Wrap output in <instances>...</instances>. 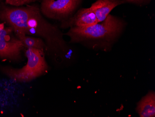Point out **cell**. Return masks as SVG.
<instances>
[{"label":"cell","mask_w":155,"mask_h":117,"mask_svg":"<svg viewBox=\"0 0 155 117\" xmlns=\"http://www.w3.org/2000/svg\"><path fill=\"white\" fill-rule=\"evenodd\" d=\"M124 23L119 18L109 15L104 21L85 27H72L68 33L74 42H90L93 46L108 47L121 34Z\"/></svg>","instance_id":"6da1fadb"},{"label":"cell","mask_w":155,"mask_h":117,"mask_svg":"<svg viewBox=\"0 0 155 117\" xmlns=\"http://www.w3.org/2000/svg\"><path fill=\"white\" fill-rule=\"evenodd\" d=\"M28 62L19 69L5 68L4 73L11 79L19 82H27L35 79L47 71L48 65L43 51L35 48H28L26 51Z\"/></svg>","instance_id":"7a4b0ae2"},{"label":"cell","mask_w":155,"mask_h":117,"mask_svg":"<svg viewBox=\"0 0 155 117\" xmlns=\"http://www.w3.org/2000/svg\"><path fill=\"white\" fill-rule=\"evenodd\" d=\"M39 12L35 8L6 9L0 14V18L9 23L17 36L28 34V21Z\"/></svg>","instance_id":"3957f363"},{"label":"cell","mask_w":155,"mask_h":117,"mask_svg":"<svg viewBox=\"0 0 155 117\" xmlns=\"http://www.w3.org/2000/svg\"><path fill=\"white\" fill-rule=\"evenodd\" d=\"M80 2L81 0H43L41 10L49 18L62 19L71 14Z\"/></svg>","instance_id":"277c9868"},{"label":"cell","mask_w":155,"mask_h":117,"mask_svg":"<svg viewBox=\"0 0 155 117\" xmlns=\"http://www.w3.org/2000/svg\"><path fill=\"white\" fill-rule=\"evenodd\" d=\"M28 34H38L47 37L51 43L61 44V38L58 37L55 27L46 22L42 19L39 12L28 20Z\"/></svg>","instance_id":"5b68a950"},{"label":"cell","mask_w":155,"mask_h":117,"mask_svg":"<svg viewBox=\"0 0 155 117\" xmlns=\"http://www.w3.org/2000/svg\"><path fill=\"white\" fill-rule=\"evenodd\" d=\"M12 27L3 29L0 31V57L16 58L19 57L24 45L20 39L12 35Z\"/></svg>","instance_id":"8992f818"},{"label":"cell","mask_w":155,"mask_h":117,"mask_svg":"<svg viewBox=\"0 0 155 117\" xmlns=\"http://www.w3.org/2000/svg\"><path fill=\"white\" fill-rule=\"evenodd\" d=\"M125 3V0H97L90 8L94 13L97 22H100L104 21L117 6Z\"/></svg>","instance_id":"52a82bcc"},{"label":"cell","mask_w":155,"mask_h":117,"mask_svg":"<svg viewBox=\"0 0 155 117\" xmlns=\"http://www.w3.org/2000/svg\"><path fill=\"white\" fill-rule=\"evenodd\" d=\"M98 23L96 16L91 8L80 9L65 24L72 27H85Z\"/></svg>","instance_id":"ba28073f"},{"label":"cell","mask_w":155,"mask_h":117,"mask_svg":"<svg viewBox=\"0 0 155 117\" xmlns=\"http://www.w3.org/2000/svg\"><path fill=\"white\" fill-rule=\"evenodd\" d=\"M137 111L140 117H155V94L151 91L137 104Z\"/></svg>","instance_id":"9c48e42d"},{"label":"cell","mask_w":155,"mask_h":117,"mask_svg":"<svg viewBox=\"0 0 155 117\" xmlns=\"http://www.w3.org/2000/svg\"><path fill=\"white\" fill-rule=\"evenodd\" d=\"M18 36L22 44L27 48H35L43 51L44 44L41 39L27 36L25 34L20 35Z\"/></svg>","instance_id":"30bf717a"},{"label":"cell","mask_w":155,"mask_h":117,"mask_svg":"<svg viewBox=\"0 0 155 117\" xmlns=\"http://www.w3.org/2000/svg\"><path fill=\"white\" fill-rule=\"evenodd\" d=\"M35 1V0H6V2L10 5L19 6L33 2Z\"/></svg>","instance_id":"8fae6325"},{"label":"cell","mask_w":155,"mask_h":117,"mask_svg":"<svg viewBox=\"0 0 155 117\" xmlns=\"http://www.w3.org/2000/svg\"><path fill=\"white\" fill-rule=\"evenodd\" d=\"M151 0H125L126 3H133L137 4H146L149 3Z\"/></svg>","instance_id":"7c38bea8"},{"label":"cell","mask_w":155,"mask_h":117,"mask_svg":"<svg viewBox=\"0 0 155 117\" xmlns=\"http://www.w3.org/2000/svg\"><path fill=\"white\" fill-rule=\"evenodd\" d=\"M4 28V25L3 24H0V31H1Z\"/></svg>","instance_id":"4fadbf2b"}]
</instances>
